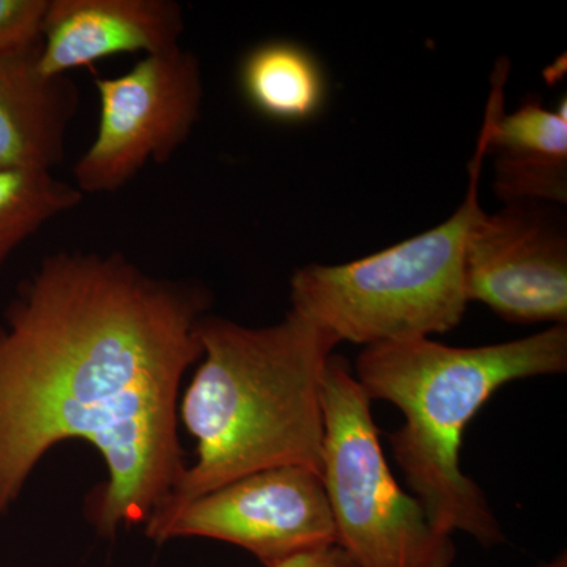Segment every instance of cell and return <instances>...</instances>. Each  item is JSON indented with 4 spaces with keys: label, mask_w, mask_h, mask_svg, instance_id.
Here are the masks:
<instances>
[{
    "label": "cell",
    "mask_w": 567,
    "mask_h": 567,
    "mask_svg": "<svg viewBox=\"0 0 567 567\" xmlns=\"http://www.w3.org/2000/svg\"><path fill=\"white\" fill-rule=\"evenodd\" d=\"M210 303L204 286L153 278L118 252L43 259L0 323V520L66 440L106 465L85 507L100 535L162 509L188 466L181 385Z\"/></svg>",
    "instance_id": "cell-1"
},
{
    "label": "cell",
    "mask_w": 567,
    "mask_h": 567,
    "mask_svg": "<svg viewBox=\"0 0 567 567\" xmlns=\"http://www.w3.org/2000/svg\"><path fill=\"white\" fill-rule=\"evenodd\" d=\"M197 338L203 354L178 405L197 458L151 520L260 470H322L320 398L338 339L292 309L260 328L205 315Z\"/></svg>",
    "instance_id": "cell-2"
},
{
    "label": "cell",
    "mask_w": 567,
    "mask_h": 567,
    "mask_svg": "<svg viewBox=\"0 0 567 567\" xmlns=\"http://www.w3.org/2000/svg\"><path fill=\"white\" fill-rule=\"evenodd\" d=\"M567 324L517 341L451 347L431 338L364 347L353 374L371 401L401 410L391 450L432 527L461 532L481 546L506 540L486 494L461 468L470 421L507 383L565 374Z\"/></svg>",
    "instance_id": "cell-3"
},
{
    "label": "cell",
    "mask_w": 567,
    "mask_h": 567,
    "mask_svg": "<svg viewBox=\"0 0 567 567\" xmlns=\"http://www.w3.org/2000/svg\"><path fill=\"white\" fill-rule=\"evenodd\" d=\"M486 156L480 134L468 192L446 221L353 262L311 264L295 271L292 311L330 331L339 344L412 341L456 328L470 303L465 244L480 208L477 186Z\"/></svg>",
    "instance_id": "cell-4"
},
{
    "label": "cell",
    "mask_w": 567,
    "mask_h": 567,
    "mask_svg": "<svg viewBox=\"0 0 567 567\" xmlns=\"http://www.w3.org/2000/svg\"><path fill=\"white\" fill-rule=\"evenodd\" d=\"M324 494L336 546L358 567H453V536L432 527L423 506L388 465L372 401L352 365L331 354L322 380Z\"/></svg>",
    "instance_id": "cell-5"
},
{
    "label": "cell",
    "mask_w": 567,
    "mask_h": 567,
    "mask_svg": "<svg viewBox=\"0 0 567 567\" xmlns=\"http://www.w3.org/2000/svg\"><path fill=\"white\" fill-rule=\"evenodd\" d=\"M95 85L99 128L73 167L82 194L117 192L148 163L169 162L203 110L199 61L181 47L144 55L126 73Z\"/></svg>",
    "instance_id": "cell-6"
},
{
    "label": "cell",
    "mask_w": 567,
    "mask_h": 567,
    "mask_svg": "<svg viewBox=\"0 0 567 567\" xmlns=\"http://www.w3.org/2000/svg\"><path fill=\"white\" fill-rule=\"evenodd\" d=\"M155 543L205 537L244 548L271 567L305 551L336 546L320 473L306 466L260 470L197 496L144 525Z\"/></svg>",
    "instance_id": "cell-7"
},
{
    "label": "cell",
    "mask_w": 567,
    "mask_h": 567,
    "mask_svg": "<svg viewBox=\"0 0 567 567\" xmlns=\"http://www.w3.org/2000/svg\"><path fill=\"white\" fill-rule=\"evenodd\" d=\"M468 301L509 323L567 324V235L544 204L477 208L465 244Z\"/></svg>",
    "instance_id": "cell-8"
},
{
    "label": "cell",
    "mask_w": 567,
    "mask_h": 567,
    "mask_svg": "<svg viewBox=\"0 0 567 567\" xmlns=\"http://www.w3.org/2000/svg\"><path fill=\"white\" fill-rule=\"evenodd\" d=\"M183 10L173 0H50L37 69L63 78L118 54L181 47Z\"/></svg>",
    "instance_id": "cell-9"
},
{
    "label": "cell",
    "mask_w": 567,
    "mask_h": 567,
    "mask_svg": "<svg viewBox=\"0 0 567 567\" xmlns=\"http://www.w3.org/2000/svg\"><path fill=\"white\" fill-rule=\"evenodd\" d=\"M37 51L0 55V169L51 171L80 107L69 78L40 73Z\"/></svg>",
    "instance_id": "cell-10"
},
{
    "label": "cell",
    "mask_w": 567,
    "mask_h": 567,
    "mask_svg": "<svg viewBox=\"0 0 567 567\" xmlns=\"http://www.w3.org/2000/svg\"><path fill=\"white\" fill-rule=\"evenodd\" d=\"M238 81L246 102L276 122L311 121L327 99L319 59L293 41H267L252 48L241 62Z\"/></svg>",
    "instance_id": "cell-11"
},
{
    "label": "cell",
    "mask_w": 567,
    "mask_h": 567,
    "mask_svg": "<svg viewBox=\"0 0 567 567\" xmlns=\"http://www.w3.org/2000/svg\"><path fill=\"white\" fill-rule=\"evenodd\" d=\"M84 194L51 171L0 169V268L37 230L82 203Z\"/></svg>",
    "instance_id": "cell-12"
},
{
    "label": "cell",
    "mask_w": 567,
    "mask_h": 567,
    "mask_svg": "<svg viewBox=\"0 0 567 567\" xmlns=\"http://www.w3.org/2000/svg\"><path fill=\"white\" fill-rule=\"evenodd\" d=\"M494 192L503 204H566L567 156L495 152Z\"/></svg>",
    "instance_id": "cell-13"
},
{
    "label": "cell",
    "mask_w": 567,
    "mask_h": 567,
    "mask_svg": "<svg viewBox=\"0 0 567 567\" xmlns=\"http://www.w3.org/2000/svg\"><path fill=\"white\" fill-rule=\"evenodd\" d=\"M50 0H0V55L39 50Z\"/></svg>",
    "instance_id": "cell-14"
},
{
    "label": "cell",
    "mask_w": 567,
    "mask_h": 567,
    "mask_svg": "<svg viewBox=\"0 0 567 567\" xmlns=\"http://www.w3.org/2000/svg\"><path fill=\"white\" fill-rule=\"evenodd\" d=\"M271 567H358L339 546L317 548L292 558L284 559Z\"/></svg>",
    "instance_id": "cell-15"
},
{
    "label": "cell",
    "mask_w": 567,
    "mask_h": 567,
    "mask_svg": "<svg viewBox=\"0 0 567 567\" xmlns=\"http://www.w3.org/2000/svg\"><path fill=\"white\" fill-rule=\"evenodd\" d=\"M536 567H567L566 551H563V554L558 555L557 558L551 559L550 563H544V565Z\"/></svg>",
    "instance_id": "cell-16"
}]
</instances>
